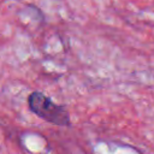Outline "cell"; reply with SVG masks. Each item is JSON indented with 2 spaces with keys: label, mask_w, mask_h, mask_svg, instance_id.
<instances>
[{
  "label": "cell",
  "mask_w": 154,
  "mask_h": 154,
  "mask_svg": "<svg viewBox=\"0 0 154 154\" xmlns=\"http://www.w3.org/2000/svg\"><path fill=\"white\" fill-rule=\"evenodd\" d=\"M28 105L31 112L48 123L59 126H69L71 123L65 107L55 103L42 91L30 93L28 96Z\"/></svg>",
  "instance_id": "cell-1"
}]
</instances>
